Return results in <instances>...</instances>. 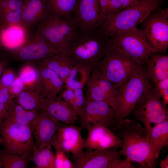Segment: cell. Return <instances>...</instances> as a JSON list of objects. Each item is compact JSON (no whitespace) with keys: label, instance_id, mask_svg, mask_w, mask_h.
Segmentation results:
<instances>
[{"label":"cell","instance_id":"obj_7","mask_svg":"<svg viewBox=\"0 0 168 168\" xmlns=\"http://www.w3.org/2000/svg\"><path fill=\"white\" fill-rule=\"evenodd\" d=\"M166 105L158 89L152 85L136 103L132 112L135 118L143 124L148 141L152 127L168 118Z\"/></svg>","mask_w":168,"mask_h":168},{"label":"cell","instance_id":"obj_45","mask_svg":"<svg viewBox=\"0 0 168 168\" xmlns=\"http://www.w3.org/2000/svg\"><path fill=\"white\" fill-rule=\"evenodd\" d=\"M160 167L161 168H168V155L163 160H160Z\"/></svg>","mask_w":168,"mask_h":168},{"label":"cell","instance_id":"obj_16","mask_svg":"<svg viewBox=\"0 0 168 168\" xmlns=\"http://www.w3.org/2000/svg\"><path fill=\"white\" fill-rule=\"evenodd\" d=\"M85 86V98L107 102L112 107L119 88L104 78L96 69L91 72Z\"/></svg>","mask_w":168,"mask_h":168},{"label":"cell","instance_id":"obj_41","mask_svg":"<svg viewBox=\"0 0 168 168\" xmlns=\"http://www.w3.org/2000/svg\"><path fill=\"white\" fill-rule=\"evenodd\" d=\"M9 114V110L4 105L0 103V124L6 119Z\"/></svg>","mask_w":168,"mask_h":168},{"label":"cell","instance_id":"obj_28","mask_svg":"<svg viewBox=\"0 0 168 168\" xmlns=\"http://www.w3.org/2000/svg\"><path fill=\"white\" fill-rule=\"evenodd\" d=\"M92 71L86 67L74 66L64 81L66 88L72 90L83 89Z\"/></svg>","mask_w":168,"mask_h":168},{"label":"cell","instance_id":"obj_36","mask_svg":"<svg viewBox=\"0 0 168 168\" xmlns=\"http://www.w3.org/2000/svg\"><path fill=\"white\" fill-rule=\"evenodd\" d=\"M15 99L10 94L8 87L0 83V103L6 105L9 111L15 104Z\"/></svg>","mask_w":168,"mask_h":168},{"label":"cell","instance_id":"obj_1","mask_svg":"<svg viewBox=\"0 0 168 168\" xmlns=\"http://www.w3.org/2000/svg\"><path fill=\"white\" fill-rule=\"evenodd\" d=\"M120 130L123 145L119 150L132 162L139 164L142 168L154 167L156 159L147 140L144 127L133 119L126 118L114 130Z\"/></svg>","mask_w":168,"mask_h":168},{"label":"cell","instance_id":"obj_10","mask_svg":"<svg viewBox=\"0 0 168 168\" xmlns=\"http://www.w3.org/2000/svg\"><path fill=\"white\" fill-rule=\"evenodd\" d=\"M0 134L1 143L8 151L18 154L32 153L35 143L29 126L6 119L0 124Z\"/></svg>","mask_w":168,"mask_h":168},{"label":"cell","instance_id":"obj_17","mask_svg":"<svg viewBox=\"0 0 168 168\" xmlns=\"http://www.w3.org/2000/svg\"><path fill=\"white\" fill-rule=\"evenodd\" d=\"M21 24L29 31L50 15L49 0H22Z\"/></svg>","mask_w":168,"mask_h":168},{"label":"cell","instance_id":"obj_20","mask_svg":"<svg viewBox=\"0 0 168 168\" xmlns=\"http://www.w3.org/2000/svg\"><path fill=\"white\" fill-rule=\"evenodd\" d=\"M55 135L66 153L77 155L83 151L85 139L82 137L81 129L75 125L60 127Z\"/></svg>","mask_w":168,"mask_h":168},{"label":"cell","instance_id":"obj_37","mask_svg":"<svg viewBox=\"0 0 168 168\" xmlns=\"http://www.w3.org/2000/svg\"><path fill=\"white\" fill-rule=\"evenodd\" d=\"M17 77L13 69L10 67H6L0 78V83L8 87Z\"/></svg>","mask_w":168,"mask_h":168},{"label":"cell","instance_id":"obj_47","mask_svg":"<svg viewBox=\"0 0 168 168\" xmlns=\"http://www.w3.org/2000/svg\"><path fill=\"white\" fill-rule=\"evenodd\" d=\"M3 167V163L1 159L0 158V168H2Z\"/></svg>","mask_w":168,"mask_h":168},{"label":"cell","instance_id":"obj_21","mask_svg":"<svg viewBox=\"0 0 168 168\" xmlns=\"http://www.w3.org/2000/svg\"><path fill=\"white\" fill-rule=\"evenodd\" d=\"M40 111L46 112L55 120L68 125H75L78 120L75 113L58 97L44 98Z\"/></svg>","mask_w":168,"mask_h":168},{"label":"cell","instance_id":"obj_46","mask_svg":"<svg viewBox=\"0 0 168 168\" xmlns=\"http://www.w3.org/2000/svg\"><path fill=\"white\" fill-rule=\"evenodd\" d=\"M7 65V63L6 61L0 60V79L4 70L6 68Z\"/></svg>","mask_w":168,"mask_h":168},{"label":"cell","instance_id":"obj_3","mask_svg":"<svg viewBox=\"0 0 168 168\" xmlns=\"http://www.w3.org/2000/svg\"><path fill=\"white\" fill-rule=\"evenodd\" d=\"M109 38L98 29L86 32L79 30L64 55L73 66H84L93 70L104 57Z\"/></svg>","mask_w":168,"mask_h":168},{"label":"cell","instance_id":"obj_23","mask_svg":"<svg viewBox=\"0 0 168 168\" xmlns=\"http://www.w3.org/2000/svg\"><path fill=\"white\" fill-rule=\"evenodd\" d=\"M150 81L155 85L168 77V56L156 53L150 58L146 65Z\"/></svg>","mask_w":168,"mask_h":168},{"label":"cell","instance_id":"obj_39","mask_svg":"<svg viewBox=\"0 0 168 168\" xmlns=\"http://www.w3.org/2000/svg\"><path fill=\"white\" fill-rule=\"evenodd\" d=\"M73 90L78 116L84 104L85 96L83 89H76Z\"/></svg>","mask_w":168,"mask_h":168},{"label":"cell","instance_id":"obj_27","mask_svg":"<svg viewBox=\"0 0 168 168\" xmlns=\"http://www.w3.org/2000/svg\"><path fill=\"white\" fill-rule=\"evenodd\" d=\"M51 144L37 147L35 145L31 154L32 161L38 168H54V154Z\"/></svg>","mask_w":168,"mask_h":168},{"label":"cell","instance_id":"obj_42","mask_svg":"<svg viewBox=\"0 0 168 168\" xmlns=\"http://www.w3.org/2000/svg\"><path fill=\"white\" fill-rule=\"evenodd\" d=\"M155 86L159 91L168 89V77L160 81Z\"/></svg>","mask_w":168,"mask_h":168},{"label":"cell","instance_id":"obj_34","mask_svg":"<svg viewBox=\"0 0 168 168\" xmlns=\"http://www.w3.org/2000/svg\"><path fill=\"white\" fill-rule=\"evenodd\" d=\"M22 0H0V16L8 12H22Z\"/></svg>","mask_w":168,"mask_h":168},{"label":"cell","instance_id":"obj_49","mask_svg":"<svg viewBox=\"0 0 168 168\" xmlns=\"http://www.w3.org/2000/svg\"><path fill=\"white\" fill-rule=\"evenodd\" d=\"M0 47H1L0 46Z\"/></svg>","mask_w":168,"mask_h":168},{"label":"cell","instance_id":"obj_26","mask_svg":"<svg viewBox=\"0 0 168 168\" xmlns=\"http://www.w3.org/2000/svg\"><path fill=\"white\" fill-rule=\"evenodd\" d=\"M44 99L40 86L25 88L15 99L16 104L28 110L40 111Z\"/></svg>","mask_w":168,"mask_h":168},{"label":"cell","instance_id":"obj_8","mask_svg":"<svg viewBox=\"0 0 168 168\" xmlns=\"http://www.w3.org/2000/svg\"><path fill=\"white\" fill-rule=\"evenodd\" d=\"M35 28L59 54L64 55L68 46L79 31L72 18L51 15Z\"/></svg>","mask_w":168,"mask_h":168},{"label":"cell","instance_id":"obj_35","mask_svg":"<svg viewBox=\"0 0 168 168\" xmlns=\"http://www.w3.org/2000/svg\"><path fill=\"white\" fill-rule=\"evenodd\" d=\"M58 97L64 102L78 118L73 90L66 88Z\"/></svg>","mask_w":168,"mask_h":168},{"label":"cell","instance_id":"obj_19","mask_svg":"<svg viewBox=\"0 0 168 168\" xmlns=\"http://www.w3.org/2000/svg\"><path fill=\"white\" fill-rule=\"evenodd\" d=\"M31 34L21 23L0 27V46L12 53L22 46Z\"/></svg>","mask_w":168,"mask_h":168},{"label":"cell","instance_id":"obj_38","mask_svg":"<svg viewBox=\"0 0 168 168\" xmlns=\"http://www.w3.org/2000/svg\"><path fill=\"white\" fill-rule=\"evenodd\" d=\"M8 89L10 94L16 98L25 89V87L20 78L17 76Z\"/></svg>","mask_w":168,"mask_h":168},{"label":"cell","instance_id":"obj_33","mask_svg":"<svg viewBox=\"0 0 168 168\" xmlns=\"http://www.w3.org/2000/svg\"><path fill=\"white\" fill-rule=\"evenodd\" d=\"M51 144L55 148L54 168H74V164L67 156L66 152L61 147L55 134L53 138Z\"/></svg>","mask_w":168,"mask_h":168},{"label":"cell","instance_id":"obj_44","mask_svg":"<svg viewBox=\"0 0 168 168\" xmlns=\"http://www.w3.org/2000/svg\"><path fill=\"white\" fill-rule=\"evenodd\" d=\"M159 91L160 94L164 103L166 105L168 104V89Z\"/></svg>","mask_w":168,"mask_h":168},{"label":"cell","instance_id":"obj_12","mask_svg":"<svg viewBox=\"0 0 168 168\" xmlns=\"http://www.w3.org/2000/svg\"><path fill=\"white\" fill-rule=\"evenodd\" d=\"M115 119L114 110L109 104L86 98L78 118L82 128L99 124L113 129L115 127Z\"/></svg>","mask_w":168,"mask_h":168},{"label":"cell","instance_id":"obj_5","mask_svg":"<svg viewBox=\"0 0 168 168\" xmlns=\"http://www.w3.org/2000/svg\"><path fill=\"white\" fill-rule=\"evenodd\" d=\"M142 65L120 50L106 46L104 56L95 69L119 88Z\"/></svg>","mask_w":168,"mask_h":168},{"label":"cell","instance_id":"obj_18","mask_svg":"<svg viewBox=\"0 0 168 168\" xmlns=\"http://www.w3.org/2000/svg\"><path fill=\"white\" fill-rule=\"evenodd\" d=\"M58 122L46 112L40 111L39 115L29 126L35 139L37 147L51 144L53 138L60 127Z\"/></svg>","mask_w":168,"mask_h":168},{"label":"cell","instance_id":"obj_48","mask_svg":"<svg viewBox=\"0 0 168 168\" xmlns=\"http://www.w3.org/2000/svg\"><path fill=\"white\" fill-rule=\"evenodd\" d=\"M0 143H1V137H0Z\"/></svg>","mask_w":168,"mask_h":168},{"label":"cell","instance_id":"obj_32","mask_svg":"<svg viewBox=\"0 0 168 168\" xmlns=\"http://www.w3.org/2000/svg\"><path fill=\"white\" fill-rule=\"evenodd\" d=\"M18 76L23 82L25 89L40 86L39 69L30 63H26L21 68Z\"/></svg>","mask_w":168,"mask_h":168},{"label":"cell","instance_id":"obj_6","mask_svg":"<svg viewBox=\"0 0 168 168\" xmlns=\"http://www.w3.org/2000/svg\"><path fill=\"white\" fill-rule=\"evenodd\" d=\"M106 46L116 48L139 64L146 65L150 58L157 53L142 29L136 27L110 37Z\"/></svg>","mask_w":168,"mask_h":168},{"label":"cell","instance_id":"obj_30","mask_svg":"<svg viewBox=\"0 0 168 168\" xmlns=\"http://www.w3.org/2000/svg\"><path fill=\"white\" fill-rule=\"evenodd\" d=\"M40 112L36 110H26L15 103L9 110L7 119L12 122L29 126Z\"/></svg>","mask_w":168,"mask_h":168},{"label":"cell","instance_id":"obj_14","mask_svg":"<svg viewBox=\"0 0 168 168\" xmlns=\"http://www.w3.org/2000/svg\"><path fill=\"white\" fill-rule=\"evenodd\" d=\"M72 18L80 31L96 30L103 15L98 0H78Z\"/></svg>","mask_w":168,"mask_h":168},{"label":"cell","instance_id":"obj_29","mask_svg":"<svg viewBox=\"0 0 168 168\" xmlns=\"http://www.w3.org/2000/svg\"><path fill=\"white\" fill-rule=\"evenodd\" d=\"M31 154H18L11 152L5 148L0 149V158L3 168H25L31 161Z\"/></svg>","mask_w":168,"mask_h":168},{"label":"cell","instance_id":"obj_9","mask_svg":"<svg viewBox=\"0 0 168 168\" xmlns=\"http://www.w3.org/2000/svg\"><path fill=\"white\" fill-rule=\"evenodd\" d=\"M115 148L88 150L72 155L74 168H134L128 158H122Z\"/></svg>","mask_w":168,"mask_h":168},{"label":"cell","instance_id":"obj_13","mask_svg":"<svg viewBox=\"0 0 168 168\" xmlns=\"http://www.w3.org/2000/svg\"><path fill=\"white\" fill-rule=\"evenodd\" d=\"M12 53L16 60L30 63L38 62L54 55L59 54L36 30L22 46Z\"/></svg>","mask_w":168,"mask_h":168},{"label":"cell","instance_id":"obj_2","mask_svg":"<svg viewBox=\"0 0 168 168\" xmlns=\"http://www.w3.org/2000/svg\"><path fill=\"white\" fill-rule=\"evenodd\" d=\"M164 0H141L103 19L98 30L110 38L137 27L153 12L161 8Z\"/></svg>","mask_w":168,"mask_h":168},{"label":"cell","instance_id":"obj_22","mask_svg":"<svg viewBox=\"0 0 168 168\" xmlns=\"http://www.w3.org/2000/svg\"><path fill=\"white\" fill-rule=\"evenodd\" d=\"M40 84L44 98H55L57 95L66 88L60 77L53 71L40 67Z\"/></svg>","mask_w":168,"mask_h":168},{"label":"cell","instance_id":"obj_15","mask_svg":"<svg viewBox=\"0 0 168 168\" xmlns=\"http://www.w3.org/2000/svg\"><path fill=\"white\" fill-rule=\"evenodd\" d=\"M87 136L85 148L88 150L109 148H121L122 140L110 130L103 125L95 124L86 126Z\"/></svg>","mask_w":168,"mask_h":168},{"label":"cell","instance_id":"obj_24","mask_svg":"<svg viewBox=\"0 0 168 168\" xmlns=\"http://www.w3.org/2000/svg\"><path fill=\"white\" fill-rule=\"evenodd\" d=\"M37 63L40 67L53 71L64 82L74 66L65 55L60 54L54 55Z\"/></svg>","mask_w":168,"mask_h":168},{"label":"cell","instance_id":"obj_25","mask_svg":"<svg viewBox=\"0 0 168 168\" xmlns=\"http://www.w3.org/2000/svg\"><path fill=\"white\" fill-rule=\"evenodd\" d=\"M148 141L157 158L161 150L168 145V118L152 127Z\"/></svg>","mask_w":168,"mask_h":168},{"label":"cell","instance_id":"obj_4","mask_svg":"<svg viewBox=\"0 0 168 168\" xmlns=\"http://www.w3.org/2000/svg\"><path fill=\"white\" fill-rule=\"evenodd\" d=\"M146 65L140 66L119 88L112 108L115 116V127L130 114L138 100L151 86Z\"/></svg>","mask_w":168,"mask_h":168},{"label":"cell","instance_id":"obj_31","mask_svg":"<svg viewBox=\"0 0 168 168\" xmlns=\"http://www.w3.org/2000/svg\"><path fill=\"white\" fill-rule=\"evenodd\" d=\"M77 0H49L50 15L61 18H72Z\"/></svg>","mask_w":168,"mask_h":168},{"label":"cell","instance_id":"obj_11","mask_svg":"<svg viewBox=\"0 0 168 168\" xmlns=\"http://www.w3.org/2000/svg\"><path fill=\"white\" fill-rule=\"evenodd\" d=\"M146 37L157 53H164L168 46V8L151 13L141 23Z\"/></svg>","mask_w":168,"mask_h":168},{"label":"cell","instance_id":"obj_40","mask_svg":"<svg viewBox=\"0 0 168 168\" xmlns=\"http://www.w3.org/2000/svg\"><path fill=\"white\" fill-rule=\"evenodd\" d=\"M108 1L110 5V11L109 14L108 15L116 13L123 9L119 0Z\"/></svg>","mask_w":168,"mask_h":168},{"label":"cell","instance_id":"obj_43","mask_svg":"<svg viewBox=\"0 0 168 168\" xmlns=\"http://www.w3.org/2000/svg\"><path fill=\"white\" fill-rule=\"evenodd\" d=\"M123 9L141 0H119Z\"/></svg>","mask_w":168,"mask_h":168}]
</instances>
